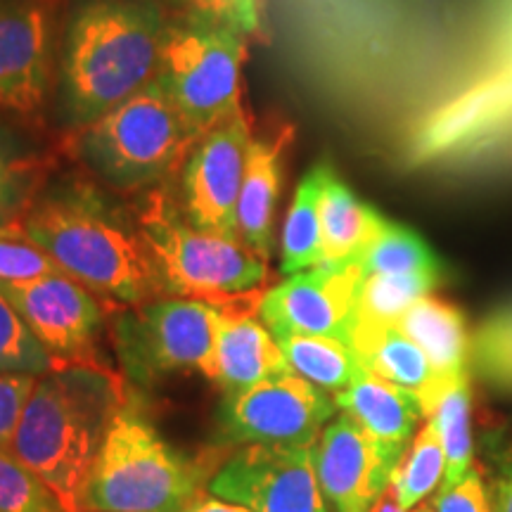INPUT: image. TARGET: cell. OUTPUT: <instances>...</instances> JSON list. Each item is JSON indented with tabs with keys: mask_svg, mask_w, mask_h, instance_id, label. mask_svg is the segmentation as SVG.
Returning a JSON list of instances; mask_svg holds the SVG:
<instances>
[{
	"mask_svg": "<svg viewBox=\"0 0 512 512\" xmlns=\"http://www.w3.org/2000/svg\"><path fill=\"white\" fill-rule=\"evenodd\" d=\"M5 238L36 245L62 273L105 302L136 306L164 294L138 219H131L93 178H48Z\"/></svg>",
	"mask_w": 512,
	"mask_h": 512,
	"instance_id": "6da1fadb",
	"label": "cell"
},
{
	"mask_svg": "<svg viewBox=\"0 0 512 512\" xmlns=\"http://www.w3.org/2000/svg\"><path fill=\"white\" fill-rule=\"evenodd\" d=\"M169 19L162 0H72L64 8L55 105L69 131L155 79Z\"/></svg>",
	"mask_w": 512,
	"mask_h": 512,
	"instance_id": "7a4b0ae2",
	"label": "cell"
},
{
	"mask_svg": "<svg viewBox=\"0 0 512 512\" xmlns=\"http://www.w3.org/2000/svg\"><path fill=\"white\" fill-rule=\"evenodd\" d=\"M126 403L124 380L110 368H57L38 377L10 453L79 512L102 441Z\"/></svg>",
	"mask_w": 512,
	"mask_h": 512,
	"instance_id": "3957f363",
	"label": "cell"
},
{
	"mask_svg": "<svg viewBox=\"0 0 512 512\" xmlns=\"http://www.w3.org/2000/svg\"><path fill=\"white\" fill-rule=\"evenodd\" d=\"M216 467L166 441L150 418L121 406L83 486L79 512H190Z\"/></svg>",
	"mask_w": 512,
	"mask_h": 512,
	"instance_id": "277c9868",
	"label": "cell"
},
{
	"mask_svg": "<svg viewBox=\"0 0 512 512\" xmlns=\"http://www.w3.org/2000/svg\"><path fill=\"white\" fill-rule=\"evenodd\" d=\"M72 133L76 162L121 192L155 188L195 145L157 79Z\"/></svg>",
	"mask_w": 512,
	"mask_h": 512,
	"instance_id": "5b68a950",
	"label": "cell"
},
{
	"mask_svg": "<svg viewBox=\"0 0 512 512\" xmlns=\"http://www.w3.org/2000/svg\"><path fill=\"white\" fill-rule=\"evenodd\" d=\"M138 226L155 259L164 294L216 306L266 283V259L240 240L195 228L162 190L145 197Z\"/></svg>",
	"mask_w": 512,
	"mask_h": 512,
	"instance_id": "8992f818",
	"label": "cell"
},
{
	"mask_svg": "<svg viewBox=\"0 0 512 512\" xmlns=\"http://www.w3.org/2000/svg\"><path fill=\"white\" fill-rule=\"evenodd\" d=\"M247 41L249 36L226 24L183 12L169 19L155 79L174 102L195 143L242 110L240 83Z\"/></svg>",
	"mask_w": 512,
	"mask_h": 512,
	"instance_id": "52a82bcc",
	"label": "cell"
},
{
	"mask_svg": "<svg viewBox=\"0 0 512 512\" xmlns=\"http://www.w3.org/2000/svg\"><path fill=\"white\" fill-rule=\"evenodd\" d=\"M219 316V306L171 294L128 306L112 325L124 373L140 384L185 370L204 375L214 356Z\"/></svg>",
	"mask_w": 512,
	"mask_h": 512,
	"instance_id": "ba28073f",
	"label": "cell"
},
{
	"mask_svg": "<svg viewBox=\"0 0 512 512\" xmlns=\"http://www.w3.org/2000/svg\"><path fill=\"white\" fill-rule=\"evenodd\" d=\"M62 0H0V117L29 126L55 83Z\"/></svg>",
	"mask_w": 512,
	"mask_h": 512,
	"instance_id": "9c48e42d",
	"label": "cell"
},
{
	"mask_svg": "<svg viewBox=\"0 0 512 512\" xmlns=\"http://www.w3.org/2000/svg\"><path fill=\"white\" fill-rule=\"evenodd\" d=\"M207 491L252 512H332L316 472V444L240 446L216 467Z\"/></svg>",
	"mask_w": 512,
	"mask_h": 512,
	"instance_id": "30bf717a",
	"label": "cell"
},
{
	"mask_svg": "<svg viewBox=\"0 0 512 512\" xmlns=\"http://www.w3.org/2000/svg\"><path fill=\"white\" fill-rule=\"evenodd\" d=\"M335 411V396L304 377H273L226 394L219 411L221 444H316Z\"/></svg>",
	"mask_w": 512,
	"mask_h": 512,
	"instance_id": "8fae6325",
	"label": "cell"
},
{
	"mask_svg": "<svg viewBox=\"0 0 512 512\" xmlns=\"http://www.w3.org/2000/svg\"><path fill=\"white\" fill-rule=\"evenodd\" d=\"M0 292L62 368H107V363L100 361V337L107 311L105 299L98 294L67 273L15 283L0 280Z\"/></svg>",
	"mask_w": 512,
	"mask_h": 512,
	"instance_id": "7c38bea8",
	"label": "cell"
},
{
	"mask_svg": "<svg viewBox=\"0 0 512 512\" xmlns=\"http://www.w3.org/2000/svg\"><path fill=\"white\" fill-rule=\"evenodd\" d=\"M249 143L252 126L245 110H240L204 133L188 150L181 176V204L185 219L195 228L240 240L235 211L245 181Z\"/></svg>",
	"mask_w": 512,
	"mask_h": 512,
	"instance_id": "4fadbf2b",
	"label": "cell"
},
{
	"mask_svg": "<svg viewBox=\"0 0 512 512\" xmlns=\"http://www.w3.org/2000/svg\"><path fill=\"white\" fill-rule=\"evenodd\" d=\"M363 278L361 264H320L287 275L283 283L261 294L259 318L273 337L299 332L349 344Z\"/></svg>",
	"mask_w": 512,
	"mask_h": 512,
	"instance_id": "5bb4252c",
	"label": "cell"
},
{
	"mask_svg": "<svg viewBox=\"0 0 512 512\" xmlns=\"http://www.w3.org/2000/svg\"><path fill=\"white\" fill-rule=\"evenodd\" d=\"M403 453L382 444L347 413L332 418L316 441V472L332 512H370L392 486Z\"/></svg>",
	"mask_w": 512,
	"mask_h": 512,
	"instance_id": "9a60e30c",
	"label": "cell"
},
{
	"mask_svg": "<svg viewBox=\"0 0 512 512\" xmlns=\"http://www.w3.org/2000/svg\"><path fill=\"white\" fill-rule=\"evenodd\" d=\"M261 294L259 290L247 292L216 304L221 311L219 330H216L214 356L204 370V377L226 394L242 392L259 382L292 373L271 330L266 328L264 320L254 316Z\"/></svg>",
	"mask_w": 512,
	"mask_h": 512,
	"instance_id": "2e32d148",
	"label": "cell"
},
{
	"mask_svg": "<svg viewBox=\"0 0 512 512\" xmlns=\"http://www.w3.org/2000/svg\"><path fill=\"white\" fill-rule=\"evenodd\" d=\"M290 138V128L275 133L273 138H252L245 181H242L238 211H235L240 242L266 261L273 254L275 209H278L280 190H283L285 152L290 147Z\"/></svg>",
	"mask_w": 512,
	"mask_h": 512,
	"instance_id": "e0dca14e",
	"label": "cell"
},
{
	"mask_svg": "<svg viewBox=\"0 0 512 512\" xmlns=\"http://www.w3.org/2000/svg\"><path fill=\"white\" fill-rule=\"evenodd\" d=\"M335 403L339 411L354 418L363 430L399 453H406L415 427L425 418L418 396L366 368L347 389L335 394Z\"/></svg>",
	"mask_w": 512,
	"mask_h": 512,
	"instance_id": "ac0fdd59",
	"label": "cell"
},
{
	"mask_svg": "<svg viewBox=\"0 0 512 512\" xmlns=\"http://www.w3.org/2000/svg\"><path fill=\"white\" fill-rule=\"evenodd\" d=\"M349 344L363 368L418 396L422 411L446 384L432 368L425 351L403 335L396 325L356 323Z\"/></svg>",
	"mask_w": 512,
	"mask_h": 512,
	"instance_id": "d6986e66",
	"label": "cell"
},
{
	"mask_svg": "<svg viewBox=\"0 0 512 512\" xmlns=\"http://www.w3.org/2000/svg\"><path fill=\"white\" fill-rule=\"evenodd\" d=\"M318 171L323 264H358L389 219L358 200L349 185L332 171V166L318 164Z\"/></svg>",
	"mask_w": 512,
	"mask_h": 512,
	"instance_id": "ffe728a7",
	"label": "cell"
},
{
	"mask_svg": "<svg viewBox=\"0 0 512 512\" xmlns=\"http://www.w3.org/2000/svg\"><path fill=\"white\" fill-rule=\"evenodd\" d=\"M396 328L425 351L444 382L470 375L472 337L467 335L465 318L456 306L427 294L403 313Z\"/></svg>",
	"mask_w": 512,
	"mask_h": 512,
	"instance_id": "44dd1931",
	"label": "cell"
},
{
	"mask_svg": "<svg viewBox=\"0 0 512 512\" xmlns=\"http://www.w3.org/2000/svg\"><path fill=\"white\" fill-rule=\"evenodd\" d=\"M48 183V159L17 121L0 117V238L22 221Z\"/></svg>",
	"mask_w": 512,
	"mask_h": 512,
	"instance_id": "7402d4cb",
	"label": "cell"
},
{
	"mask_svg": "<svg viewBox=\"0 0 512 512\" xmlns=\"http://www.w3.org/2000/svg\"><path fill=\"white\" fill-rule=\"evenodd\" d=\"M275 342L283 349L294 375L304 377L306 382L316 384L332 396L347 389L363 370L356 351L342 339L290 332L275 337Z\"/></svg>",
	"mask_w": 512,
	"mask_h": 512,
	"instance_id": "603a6c76",
	"label": "cell"
},
{
	"mask_svg": "<svg viewBox=\"0 0 512 512\" xmlns=\"http://www.w3.org/2000/svg\"><path fill=\"white\" fill-rule=\"evenodd\" d=\"M323 264V228H320V171L318 166L299 181L287 209L280 238V271L294 275Z\"/></svg>",
	"mask_w": 512,
	"mask_h": 512,
	"instance_id": "cb8c5ba5",
	"label": "cell"
},
{
	"mask_svg": "<svg viewBox=\"0 0 512 512\" xmlns=\"http://www.w3.org/2000/svg\"><path fill=\"white\" fill-rule=\"evenodd\" d=\"M425 420L437 427L446 456V475L441 486H453L472 467L470 432V375L446 382L441 392L425 408Z\"/></svg>",
	"mask_w": 512,
	"mask_h": 512,
	"instance_id": "d4e9b609",
	"label": "cell"
},
{
	"mask_svg": "<svg viewBox=\"0 0 512 512\" xmlns=\"http://www.w3.org/2000/svg\"><path fill=\"white\" fill-rule=\"evenodd\" d=\"M437 273H375L358 290L356 323L396 325L415 302L439 285Z\"/></svg>",
	"mask_w": 512,
	"mask_h": 512,
	"instance_id": "484cf974",
	"label": "cell"
},
{
	"mask_svg": "<svg viewBox=\"0 0 512 512\" xmlns=\"http://www.w3.org/2000/svg\"><path fill=\"white\" fill-rule=\"evenodd\" d=\"M446 475V456L437 427L430 420L422 422L411 446L396 465L392 477V496L401 508H415L441 489Z\"/></svg>",
	"mask_w": 512,
	"mask_h": 512,
	"instance_id": "4316f807",
	"label": "cell"
},
{
	"mask_svg": "<svg viewBox=\"0 0 512 512\" xmlns=\"http://www.w3.org/2000/svg\"><path fill=\"white\" fill-rule=\"evenodd\" d=\"M358 264L363 275L375 273H444V266L430 245L413 233L411 228L389 221L370 247L363 252Z\"/></svg>",
	"mask_w": 512,
	"mask_h": 512,
	"instance_id": "83f0119b",
	"label": "cell"
},
{
	"mask_svg": "<svg viewBox=\"0 0 512 512\" xmlns=\"http://www.w3.org/2000/svg\"><path fill=\"white\" fill-rule=\"evenodd\" d=\"M470 370L494 392L512 399V304L479 325L470 344Z\"/></svg>",
	"mask_w": 512,
	"mask_h": 512,
	"instance_id": "f1b7e54d",
	"label": "cell"
},
{
	"mask_svg": "<svg viewBox=\"0 0 512 512\" xmlns=\"http://www.w3.org/2000/svg\"><path fill=\"white\" fill-rule=\"evenodd\" d=\"M57 368H62L60 363L0 292V375L17 373L43 377Z\"/></svg>",
	"mask_w": 512,
	"mask_h": 512,
	"instance_id": "f546056e",
	"label": "cell"
},
{
	"mask_svg": "<svg viewBox=\"0 0 512 512\" xmlns=\"http://www.w3.org/2000/svg\"><path fill=\"white\" fill-rule=\"evenodd\" d=\"M0 512H74L50 486L0 448Z\"/></svg>",
	"mask_w": 512,
	"mask_h": 512,
	"instance_id": "4dcf8cb0",
	"label": "cell"
},
{
	"mask_svg": "<svg viewBox=\"0 0 512 512\" xmlns=\"http://www.w3.org/2000/svg\"><path fill=\"white\" fill-rule=\"evenodd\" d=\"M183 15L226 24L245 36L264 31V0H174Z\"/></svg>",
	"mask_w": 512,
	"mask_h": 512,
	"instance_id": "1f68e13d",
	"label": "cell"
},
{
	"mask_svg": "<svg viewBox=\"0 0 512 512\" xmlns=\"http://www.w3.org/2000/svg\"><path fill=\"white\" fill-rule=\"evenodd\" d=\"M53 273L62 271L36 245L17 238H0V280L15 283V280H34Z\"/></svg>",
	"mask_w": 512,
	"mask_h": 512,
	"instance_id": "d6a6232c",
	"label": "cell"
},
{
	"mask_svg": "<svg viewBox=\"0 0 512 512\" xmlns=\"http://www.w3.org/2000/svg\"><path fill=\"white\" fill-rule=\"evenodd\" d=\"M36 375H0V448L10 451L24 408L34 394Z\"/></svg>",
	"mask_w": 512,
	"mask_h": 512,
	"instance_id": "836d02e7",
	"label": "cell"
},
{
	"mask_svg": "<svg viewBox=\"0 0 512 512\" xmlns=\"http://www.w3.org/2000/svg\"><path fill=\"white\" fill-rule=\"evenodd\" d=\"M432 505L437 512H496L494 496L489 494L482 472L475 465L458 484L441 486Z\"/></svg>",
	"mask_w": 512,
	"mask_h": 512,
	"instance_id": "e575fe53",
	"label": "cell"
},
{
	"mask_svg": "<svg viewBox=\"0 0 512 512\" xmlns=\"http://www.w3.org/2000/svg\"><path fill=\"white\" fill-rule=\"evenodd\" d=\"M494 491L496 512H512V453H508L498 465Z\"/></svg>",
	"mask_w": 512,
	"mask_h": 512,
	"instance_id": "d590c367",
	"label": "cell"
},
{
	"mask_svg": "<svg viewBox=\"0 0 512 512\" xmlns=\"http://www.w3.org/2000/svg\"><path fill=\"white\" fill-rule=\"evenodd\" d=\"M370 512H437V510H434L432 501L415 505V508H401V505L396 503V498L392 496V491H387V494L377 501V505Z\"/></svg>",
	"mask_w": 512,
	"mask_h": 512,
	"instance_id": "8d00e7d4",
	"label": "cell"
},
{
	"mask_svg": "<svg viewBox=\"0 0 512 512\" xmlns=\"http://www.w3.org/2000/svg\"><path fill=\"white\" fill-rule=\"evenodd\" d=\"M190 512H252L247 508H242V505H235V503H228V501H221V498H202L200 503L195 505V508H190Z\"/></svg>",
	"mask_w": 512,
	"mask_h": 512,
	"instance_id": "74e56055",
	"label": "cell"
}]
</instances>
